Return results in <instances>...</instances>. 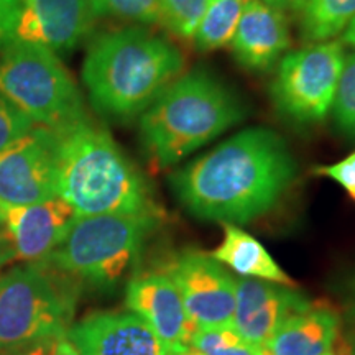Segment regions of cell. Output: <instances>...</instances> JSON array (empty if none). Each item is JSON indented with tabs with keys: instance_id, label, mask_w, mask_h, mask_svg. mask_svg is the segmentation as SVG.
I'll list each match as a JSON object with an SVG mask.
<instances>
[{
	"instance_id": "obj_30",
	"label": "cell",
	"mask_w": 355,
	"mask_h": 355,
	"mask_svg": "<svg viewBox=\"0 0 355 355\" xmlns=\"http://www.w3.org/2000/svg\"><path fill=\"white\" fill-rule=\"evenodd\" d=\"M12 260H13V252H12L10 242H8L6 232L0 230V268Z\"/></svg>"
},
{
	"instance_id": "obj_34",
	"label": "cell",
	"mask_w": 355,
	"mask_h": 355,
	"mask_svg": "<svg viewBox=\"0 0 355 355\" xmlns=\"http://www.w3.org/2000/svg\"><path fill=\"white\" fill-rule=\"evenodd\" d=\"M345 340H347V344H349L350 355H355V331L350 332L349 336H345Z\"/></svg>"
},
{
	"instance_id": "obj_16",
	"label": "cell",
	"mask_w": 355,
	"mask_h": 355,
	"mask_svg": "<svg viewBox=\"0 0 355 355\" xmlns=\"http://www.w3.org/2000/svg\"><path fill=\"white\" fill-rule=\"evenodd\" d=\"M291 43L290 24L282 8L263 0H245L232 38V55L248 71L265 73L286 55Z\"/></svg>"
},
{
	"instance_id": "obj_21",
	"label": "cell",
	"mask_w": 355,
	"mask_h": 355,
	"mask_svg": "<svg viewBox=\"0 0 355 355\" xmlns=\"http://www.w3.org/2000/svg\"><path fill=\"white\" fill-rule=\"evenodd\" d=\"M189 344L202 355H263V349L248 343L232 324L194 327Z\"/></svg>"
},
{
	"instance_id": "obj_2",
	"label": "cell",
	"mask_w": 355,
	"mask_h": 355,
	"mask_svg": "<svg viewBox=\"0 0 355 355\" xmlns=\"http://www.w3.org/2000/svg\"><path fill=\"white\" fill-rule=\"evenodd\" d=\"M178 46L145 26H123L92 40L81 78L96 112L117 122L140 117L183 74Z\"/></svg>"
},
{
	"instance_id": "obj_29",
	"label": "cell",
	"mask_w": 355,
	"mask_h": 355,
	"mask_svg": "<svg viewBox=\"0 0 355 355\" xmlns=\"http://www.w3.org/2000/svg\"><path fill=\"white\" fill-rule=\"evenodd\" d=\"M68 332V331H66ZM61 334L56 339L55 343V350H53V355H81L76 345L73 344V340L69 339L68 334Z\"/></svg>"
},
{
	"instance_id": "obj_4",
	"label": "cell",
	"mask_w": 355,
	"mask_h": 355,
	"mask_svg": "<svg viewBox=\"0 0 355 355\" xmlns=\"http://www.w3.org/2000/svg\"><path fill=\"white\" fill-rule=\"evenodd\" d=\"M247 107L209 71L181 74L139 117L140 144L157 168H170L241 123Z\"/></svg>"
},
{
	"instance_id": "obj_19",
	"label": "cell",
	"mask_w": 355,
	"mask_h": 355,
	"mask_svg": "<svg viewBox=\"0 0 355 355\" xmlns=\"http://www.w3.org/2000/svg\"><path fill=\"white\" fill-rule=\"evenodd\" d=\"M300 35L308 43H321L343 33L355 17V0H291Z\"/></svg>"
},
{
	"instance_id": "obj_22",
	"label": "cell",
	"mask_w": 355,
	"mask_h": 355,
	"mask_svg": "<svg viewBox=\"0 0 355 355\" xmlns=\"http://www.w3.org/2000/svg\"><path fill=\"white\" fill-rule=\"evenodd\" d=\"M209 0H159V24L181 40H193Z\"/></svg>"
},
{
	"instance_id": "obj_31",
	"label": "cell",
	"mask_w": 355,
	"mask_h": 355,
	"mask_svg": "<svg viewBox=\"0 0 355 355\" xmlns=\"http://www.w3.org/2000/svg\"><path fill=\"white\" fill-rule=\"evenodd\" d=\"M163 355H202L191 344L183 345H163Z\"/></svg>"
},
{
	"instance_id": "obj_25",
	"label": "cell",
	"mask_w": 355,
	"mask_h": 355,
	"mask_svg": "<svg viewBox=\"0 0 355 355\" xmlns=\"http://www.w3.org/2000/svg\"><path fill=\"white\" fill-rule=\"evenodd\" d=\"M33 127L35 123L0 92V152Z\"/></svg>"
},
{
	"instance_id": "obj_35",
	"label": "cell",
	"mask_w": 355,
	"mask_h": 355,
	"mask_svg": "<svg viewBox=\"0 0 355 355\" xmlns=\"http://www.w3.org/2000/svg\"><path fill=\"white\" fill-rule=\"evenodd\" d=\"M263 2L270 3V6H275V7H285V6H290L291 0H263Z\"/></svg>"
},
{
	"instance_id": "obj_5",
	"label": "cell",
	"mask_w": 355,
	"mask_h": 355,
	"mask_svg": "<svg viewBox=\"0 0 355 355\" xmlns=\"http://www.w3.org/2000/svg\"><path fill=\"white\" fill-rule=\"evenodd\" d=\"M158 222L157 212L78 216L43 265L76 286L109 290L132 272Z\"/></svg>"
},
{
	"instance_id": "obj_23",
	"label": "cell",
	"mask_w": 355,
	"mask_h": 355,
	"mask_svg": "<svg viewBox=\"0 0 355 355\" xmlns=\"http://www.w3.org/2000/svg\"><path fill=\"white\" fill-rule=\"evenodd\" d=\"M96 19H114L128 24H159V0H89Z\"/></svg>"
},
{
	"instance_id": "obj_7",
	"label": "cell",
	"mask_w": 355,
	"mask_h": 355,
	"mask_svg": "<svg viewBox=\"0 0 355 355\" xmlns=\"http://www.w3.org/2000/svg\"><path fill=\"white\" fill-rule=\"evenodd\" d=\"M78 286L46 265H20L0 277V350L69 329Z\"/></svg>"
},
{
	"instance_id": "obj_11",
	"label": "cell",
	"mask_w": 355,
	"mask_h": 355,
	"mask_svg": "<svg viewBox=\"0 0 355 355\" xmlns=\"http://www.w3.org/2000/svg\"><path fill=\"white\" fill-rule=\"evenodd\" d=\"M78 212L60 196L30 206L3 204V232L10 242L13 260L43 265L64 241Z\"/></svg>"
},
{
	"instance_id": "obj_28",
	"label": "cell",
	"mask_w": 355,
	"mask_h": 355,
	"mask_svg": "<svg viewBox=\"0 0 355 355\" xmlns=\"http://www.w3.org/2000/svg\"><path fill=\"white\" fill-rule=\"evenodd\" d=\"M344 314L347 321L355 326V273L350 275L344 285Z\"/></svg>"
},
{
	"instance_id": "obj_13",
	"label": "cell",
	"mask_w": 355,
	"mask_h": 355,
	"mask_svg": "<svg viewBox=\"0 0 355 355\" xmlns=\"http://www.w3.org/2000/svg\"><path fill=\"white\" fill-rule=\"evenodd\" d=\"M94 20L89 0H30L17 21L13 43L40 44L64 55L91 33Z\"/></svg>"
},
{
	"instance_id": "obj_3",
	"label": "cell",
	"mask_w": 355,
	"mask_h": 355,
	"mask_svg": "<svg viewBox=\"0 0 355 355\" xmlns=\"http://www.w3.org/2000/svg\"><path fill=\"white\" fill-rule=\"evenodd\" d=\"M56 193L78 216L157 212L152 189L110 133L92 121L48 128Z\"/></svg>"
},
{
	"instance_id": "obj_32",
	"label": "cell",
	"mask_w": 355,
	"mask_h": 355,
	"mask_svg": "<svg viewBox=\"0 0 355 355\" xmlns=\"http://www.w3.org/2000/svg\"><path fill=\"white\" fill-rule=\"evenodd\" d=\"M326 355H350L349 344H347V340H345V337L344 336L337 337L334 345H332V347L329 349V352H327Z\"/></svg>"
},
{
	"instance_id": "obj_20",
	"label": "cell",
	"mask_w": 355,
	"mask_h": 355,
	"mask_svg": "<svg viewBox=\"0 0 355 355\" xmlns=\"http://www.w3.org/2000/svg\"><path fill=\"white\" fill-rule=\"evenodd\" d=\"M245 0H209L193 42L199 51H214L232 42Z\"/></svg>"
},
{
	"instance_id": "obj_24",
	"label": "cell",
	"mask_w": 355,
	"mask_h": 355,
	"mask_svg": "<svg viewBox=\"0 0 355 355\" xmlns=\"http://www.w3.org/2000/svg\"><path fill=\"white\" fill-rule=\"evenodd\" d=\"M331 110L337 128L355 140V51L345 56Z\"/></svg>"
},
{
	"instance_id": "obj_9",
	"label": "cell",
	"mask_w": 355,
	"mask_h": 355,
	"mask_svg": "<svg viewBox=\"0 0 355 355\" xmlns=\"http://www.w3.org/2000/svg\"><path fill=\"white\" fill-rule=\"evenodd\" d=\"M181 301L194 327L227 326L234 322L235 278L211 255L186 250L168 263Z\"/></svg>"
},
{
	"instance_id": "obj_26",
	"label": "cell",
	"mask_w": 355,
	"mask_h": 355,
	"mask_svg": "<svg viewBox=\"0 0 355 355\" xmlns=\"http://www.w3.org/2000/svg\"><path fill=\"white\" fill-rule=\"evenodd\" d=\"M314 176H324L336 181L343 188L349 198L355 202V150L340 162L332 165H319L313 168Z\"/></svg>"
},
{
	"instance_id": "obj_18",
	"label": "cell",
	"mask_w": 355,
	"mask_h": 355,
	"mask_svg": "<svg viewBox=\"0 0 355 355\" xmlns=\"http://www.w3.org/2000/svg\"><path fill=\"white\" fill-rule=\"evenodd\" d=\"M211 257L241 277L293 286L291 278L283 272L270 252L255 237L234 224H224V239Z\"/></svg>"
},
{
	"instance_id": "obj_15",
	"label": "cell",
	"mask_w": 355,
	"mask_h": 355,
	"mask_svg": "<svg viewBox=\"0 0 355 355\" xmlns=\"http://www.w3.org/2000/svg\"><path fill=\"white\" fill-rule=\"evenodd\" d=\"M66 334L81 355H163L162 340L130 311L94 313Z\"/></svg>"
},
{
	"instance_id": "obj_37",
	"label": "cell",
	"mask_w": 355,
	"mask_h": 355,
	"mask_svg": "<svg viewBox=\"0 0 355 355\" xmlns=\"http://www.w3.org/2000/svg\"><path fill=\"white\" fill-rule=\"evenodd\" d=\"M0 225H3V204L0 202Z\"/></svg>"
},
{
	"instance_id": "obj_8",
	"label": "cell",
	"mask_w": 355,
	"mask_h": 355,
	"mask_svg": "<svg viewBox=\"0 0 355 355\" xmlns=\"http://www.w3.org/2000/svg\"><path fill=\"white\" fill-rule=\"evenodd\" d=\"M345 61L344 43L327 40L286 53L270 87L278 114L298 125L327 117Z\"/></svg>"
},
{
	"instance_id": "obj_12",
	"label": "cell",
	"mask_w": 355,
	"mask_h": 355,
	"mask_svg": "<svg viewBox=\"0 0 355 355\" xmlns=\"http://www.w3.org/2000/svg\"><path fill=\"white\" fill-rule=\"evenodd\" d=\"M313 303L293 286L257 278H235L232 326L250 344L263 349L279 326Z\"/></svg>"
},
{
	"instance_id": "obj_36",
	"label": "cell",
	"mask_w": 355,
	"mask_h": 355,
	"mask_svg": "<svg viewBox=\"0 0 355 355\" xmlns=\"http://www.w3.org/2000/svg\"><path fill=\"white\" fill-rule=\"evenodd\" d=\"M12 2H15L17 6H20V7H26V3H28L30 0H12Z\"/></svg>"
},
{
	"instance_id": "obj_27",
	"label": "cell",
	"mask_w": 355,
	"mask_h": 355,
	"mask_svg": "<svg viewBox=\"0 0 355 355\" xmlns=\"http://www.w3.org/2000/svg\"><path fill=\"white\" fill-rule=\"evenodd\" d=\"M56 339L58 337H50V339H42L37 343L19 345V347L3 349L0 350V355H53Z\"/></svg>"
},
{
	"instance_id": "obj_10",
	"label": "cell",
	"mask_w": 355,
	"mask_h": 355,
	"mask_svg": "<svg viewBox=\"0 0 355 355\" xmlns=\"http://www.w3.org/2000/svg\"><path fill=\"white\" fill-rule=\"evenodd\" d=\"M56 196L50 130L35 125L0 152V202L30 206Z\"/></svg>"
},
{
	"instance_id": "obj_1",
	"label": "cell",
	"mask_w": 355,
	"mask_h": 355,
	"mask_svg": "<svg viewBox=\"0 0 355 355\" xmlns=\"http://www.w3.org/2000/svg\"><path fill=\"white\" fill-rule=\"evenodd\" d=\"M296 162L270 128L250 127L170 175L189 214L222 224H247L272 211L290 189Z\"/></svg>"
},
{
	"instance_id": "obj_33",
	"label": "cell",
	"mask_w": 355,
	"mask_h": 355,
	"mask_svg": "<svg viewBox=\"0 0 355 355\" xmlns=\"http://www.w3.org/2000/svg\"><path fill=\"white\" fill-rule=\"evenodd\" d=\"M343 43L349 44V46L355 48V17L352 19V21L347 25V28L344 30L343 33Z\"/></svg>"
},
{
	"instance_id": "obj_6",
	"label": "cell",
	"mask_w": 355,
	"mask_h": 355,
	"mask_svg": "<svg viewBox=\"0 0 355 355\" xmlns=\"http://www.w3.org/2000/svg\"><path fill=\"white\" fill-rule=\"evenodd\" d=\"M0 92L38 127L56 128L89 117L60 56L40 44L15 42L0 51Z\"/></svg>"
},
{
	"instance_id": "obj_14",
	"label": "cell",
	"mask_w": 355,
	"mask_h": 355,
	"mask_svg": "<svg viewBox=\"0 0 355 355\" xmlns=\"http://www.w3.org/2000/svg\"><path fill=\"white\" fill-rule=\"evenodd\" d=\"M125 306L155 332L163 345L189 344L194 326L180 291L166 273L135 275L127 283Z\"/></svg>"
},
{
	"instance_id": "obj_17",
	"label": "cell",
	"mask_w": 355,
	"mask_h": 355,
	"mask_svg": "<svg viewBox=\"0 0 355 355\" xmlns=\"http://www.w3.org/2000/svg\"><path fill=\"white\" fill-rule=\"evenodd\" d=\"M339 336V313L331 306L311 304L278 327L263 355H326Z\"/></svg>"
}]
</instances>
